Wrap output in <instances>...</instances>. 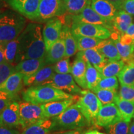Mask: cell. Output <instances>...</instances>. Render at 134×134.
<instances>
[{"label": "cell", "mask_w": 134, "mask_h": 134, "mask_svg": "<svg viewBox=\"0 0 134 134\" xmlns=\"http://www.w3.org/2000/svg\"><path fill=\"white\" fill-rule=\"evenodd\" d=\"M18 60L44 58L46 48L43 37L42 26L29 23L18 36Z\"/></svg>", "instance_id": "cell-1"}, {"label": "cell", "mask_w": 134, "mask_h": 134, "mask_svg": "<svg viewBox=\"0 0 134 134\" xmlns=\"http://www.w3.org/2000/svg\"><path fill=\"white\" fill-rule=\"evenodd\" d=\"M22 96L25 101L41 105L50 102L70 98L73 95L51 85H41L26 89L22 93Z\"/></svg>", "instance_id": "cell-2"}, {"label": "cell", "mask_w": 134, "mask_h": 134, "mask_svg": "<svg viewBox=\"0 0 134 134\" xmlns=\"http://www.w3.org/2000/svg\"><path fill=\"white\" fill-rule=\"evenodd\" d=\"M25 17L16 11L8 10L0 14V42L4 46L19 36L26 27Z\"/></svg>", "instance_id": "cell-3"}, {"label": "cell", "mask_w": 134, "mask_h": 134, "mask_svg": "<svg viewBox=\"0 0 134 134\" xmlns=\"http://www.w3.org/2000/svg\"><path fill=\"white\" fill-rule=\"evenodd\" d=\"M52 120L55 124V129L63 130L78 129L89 124L76 103L70 105L60 115L53 117Z\"/></svg>", "instance_id": "cell-4"}, {"label": "cell", "mask_w": 134, "mask_h": 134, "mask_svg": "<svg viewBox=\"0 0 134 134\" xmlns=\"http://www.w3.org/2000/svg\"><path fill=\"white\" fill-rule=\"evenodd\" d=\"M81 96L76 103L89 124L94 123L96 117L102 107V103L93 92L82 91Z\"/></svg>", "instance_id": "cell-5"}, {"label": "cell", "mask_w": 134, "mask_h": 134, "mask_svg": "<svg viewBox=\"0 0 134 134\" xmlns=\"http://www.w3.org/2000/svg\"><path fill=\"white\" fill-rule=\"evenodd\" d=\"M73 34L98 38L100 39H108L111 36V31L101 25L89 24V23L75 22L71 26Z\"/></svg>", "instance_id": "cell-6"}, {"label": "cell", "mask_w": 134, "mask_h": 134, "mask_svg": "<svg viewBox=\"0 0 134 134\" xmlns=\"http://www.w3.org/2000/svg\"><path fill=\"white\" fill-rule=\"evenodd\" d=\"M66 13L63 0H41L36 21L45 23L55 17L63 16Z\"/></svg>", "instance_id": "cell-7"}, {"label": "cell", "mask_w": 134, "mask_h": 134, "mask_svg": "<svg viewBox=\"0 0 134 134\" xmlns=\"http://www.w3.org/2000/svg\"><path fill=\"white\" fill-rule=\"evenodd\" d=\"M19 114L22 129L46 119L41 105L26 101L21 102L19 104Z\"/></svg>", "instance_id": "cell-8"}, {"label": "cell", "mask_w": 134, "mask_h": 134, "mask_svg": "<svg viewBox=\"0 0 134 134\" xmlns=\"http://www.w3.org/2000/svg\"><path fill=\"white\" fill-rule=\"evenodd\" d=\"M43 85H49L70 94H81V89L75 81L72 75L55 73L50 80Z\"/></svg>", "instance_id": "cell-9"}, {"label": "cell", "mask_w": 134, "mask_h": 134, "mask_svg": "<svg viewBox=\"0 0 134 134\" xmlns=\"http://www.w3.org/2000/svg\"><path fill=\"white\" fill-rule=\"evenodd\" d=\"M122 119L117 105L114 103H110L102 105L94 124L97 126L105 127Z\"/></svg>", "instance_id": "cell-10"}, {"label": "cell", "mask_w": 134, "mask_h": 134, "mask_svg": "<svg viewBox=\"0 0 134 134\" xmlns=\"http://www.w3.org/2000/svg\"><path fill=\"white\" fill-rule=\"evenodd\" d=\"M41 0H8L14 11L31 21H36Z\"/></svg>", "instance_id": "cell-11"}, {"label": "cell", "mask_w": 134, "mask_h": 134, "mask_svg": "<svg viewBox=\"0 0 134 134\" xmlns=\"http://www.w3.org/2000/svg\"><path fill=\"white\" fill-rule=\"evenodd\" d=\"M63 24V22L60 17H55L46 22L43 29V37L46 52L59 38Z\"/></svg>", "instance_id": "cell-12"}, {"label": "cell", "mask_w": 134, "mask_h": 134, "mask_svg": "<svg viewBox=\"0 0 134 134\" xmlns=\"http://www.w3.org/2000/svg\"><path fill=\"white\" fill-rule=\"evenodd\" d=\"M0 127L21 128L19 104L13 101L0 114Z\"/></svg>", "instance_id": "cell-13"}, {"label": "cell", "mask_w": 134, "mask_h": 134, "mask_svg": "<svg viewBox=\"0 0 134 134\" xmlns=\"http://www.w3.org/2000/svg\"><path fill=\"white\" fill-rule=\"evenodd\" d=\"M79 98L77 95H75L66 99L56 100L41 104L43 115L47 119L57 116L64 112L70 105L76 103Z\"/></svg>", "instance_id": "cell-14"}, {"label": "cell", "mask_w": 134, "mask_h": 134, "mask_svg": "<svg viewBox=\"0 0 134 134\" xmlns=\"http://www.w3.org/2000/svg\"><path fill=\"white\" fill-rule=\"evenodd\" d=\"M46 65L45 57L30 58L24 60L19 62L15 66V70L16 72L20 73L23 75V78H25L36 73Z\"/></svg>", "instance_id": "cell-15"}, {"label": "cell", "mask_w": 134, "mask_h": 134, "mask_svg": "<svg viewBox=\"0 0 134 134\" xmlns=\"http://www.w3.org/2000/svg\"><path fill=\"white\" fill-rule=\"evenodd\" d=\"M86 61L78 52L76 58L72 64L71 73L78 86L85 90L88 89L86 81Z\"/></svg>", "instance_id": "cell-16"}, {"label": "cell", "mask_w": 134, "mask_h": 134, "mask_svg": "<svg viewBox=\"0 0 134 134\" xmlns=\"http://www.w3.org/2000/svg\"><path fill=\"white\" fill-rule=\"evenodd\" d=\"M23 75L16 71L0 85V91L5 92L15 98L23 88Z\"/></svg>", "instance_id": "cell-17"}, {"label": "cell", "mask_w": 134, "mask_h": 134, "mask_svg": "<svg viewBox=\"0 0 134 134\" xmlns=\"http://www.w3.org/2000/svg\"><path fill=\"white\" fill-rule=\"evenodd\" d=\"M55 73L54 66H45L31 76L23 78L24 84L26 86H29L43 85L51 79Z\"/></svg>", "instance_id": "cell-18"}, {"label": "cell", "mask_w": 134, "mask_h": 134, "mask_svg": "<svg viewBox=\"0 0 134 134\" xmlns=\"http://www.w3.org/2000/svg\"><path fill=\"white\" fill-rule=\"evenodd\" d=\"M90 6L100 16L110 21H114L119 11L108 0H91Z\"/></svg>", "instance_id": "cell-19"}, {"label": "cell", "mask_w": 134, "mask_h": 134, "mask_svg": "<svg viewBox=\"0 0 134 134\" xmlns=\"http://www.w3.org/2000/svg\"><path fill=\"white\" fill-rule=\"evenodd\" d=\"M65 45L63 36L60 34L59 38L46 52L45 60L47 65L56 63L65 58Z\"/></svg>", "instance_id": "cell-20"}, {"label": "cell", "mask_w": 134, "mask_h": 134, "mask_svg": "<svg viewBox=\"0 0 134 134\" xmlns=\"http://www.w3.org/2000/svg\"><path fill=\"white\" fill-rule=\"evenodd\" d=\"M78 53L85 61L90 62L100 73L105 65L109 62L108 60L96 48L79 51Z\"/></svg>", "instance_id": "cell-21"}, {"label": "cell", "mask_w": 134, "mask_h": 134, "mask_svg": "<svg viewBox=\"0 0 134 134\" xmlns=\"http://www.w3.org/2000/svg\"><path fill=\"white\" fill-rule=\"evenodd\" d=\"M111 39L114 42L121 59L124 63H129L134 60V43L124 44L120 42V34L114 31L112 33Z\"/></svg>", "instance_id": "cell-22"}, {"label": "cell", "mask_w": 134, "mask_h": 134, "mask_svg": "<svg viewBox=\"0 0 134 134\" xmlns=\"http://www.w3.org/2000/svg\"><path fill=\"white\" fill-rule=\"evenodd\" d=\"M54 129L53 120L46 118L25 127L21 134H51Z\"/></svg>", "instance_id": "cell-23"}, {"label": "cell", "mask_w": 134, "mask_h": 134, "mask_svg": "<svg viewBox=\"0 0 134 134\" xmlns=\"http://www.w3.org/2000/svg\"><path fill=\"white\" fill-rule=\"evenodd\" d=\"M109 62L119 61L121 57L113 39L103 40L96 47Z\"/></svg>", "instance_id": "cell-24"}, {"label": "cell", "mask_w": 134, "mask_h": 134, "mask_svg": "<svg viewBox=\"0 0 134 134\" xmlns=\"http://www.w3.org/2000/svg\"><path fill=\"white\" fill-rule=\"evenodd\" d=\"M61 35L65 41V58H70L74 55L78 51L76 40L72 33L71 27L66 24H63Z\"/></svg>", "instance_id": "cell-25"}, {"label": "cell", "mask_w": 134, "mask_h": 134, "mask_svg": "<svg viewBox=\"0 0 134 134\" xmlns=\"http://www.w3.org/2000/svg\"><path fill=\"white\" fill-rule=\"evenodd\" d=\"M132 23V17L124 11H118L113 21L114 30L119 34H124Z\"/></svg>", "instance_id": "cell-26"}, {"label": "cell", "mask_w": 134, "mask_h": 134, "mask_svg": "<svg viewBox=\"0 0 134 134\" xmlns=\"http://www.w3.org/2000/svg\"><path fill=\"white\" fill-rule=\"evenodd\" d=\"M18 37L15 39L8 42L4 46V61L10 63L13 66H16L19 63L18 60Z\"/></svg>", "instance_id": "cell-27"}, {"label": "cell", "mask_w": 134, "mask_h": 134, "mask_svg": "<svg viewBox=\"0 0 134 134\" xmlns=\"http://www.w3.org/2000/svg\"><path fill=\"white\" fill-rule=\"evenodd\" d=\"M115 104L119 109L122 119L130 122L134 116V102L118 98Z\"/></svg>", "instance_id": "cell-28"}, {"label": "cell", "mask_w": 134, "mask_h": 134, "mask_svg": "<svg viewBox=\"0 0 134 134\" xmlns=\"http://www.w3.org/2000/svg\"><path fill=\"white\" fill-rule=\"evenodd\" d=\"M86 63V81L88 90H93L96 88L99 82L102 79L101 74L88 62Z\"/></svg>", "instance_id": "cell-29"}, {"label": "cell", "mask_w": 134, "mask_h": 134, "mask_svg": "<svg viewBox=\"0 0 134 134\" xmlns=\"http://www.w3.org/2000/svg\"><path fill=\"white\" fill-rule=\"evenodd\" d=\"M73 36L76 40L78 51H84L90 48H96L99 43L103 41V39L98 38L80 36V35L73 34Z\"/></svg>", "instance_id": "cell-30"}, {"label": "cell", "mask_w": 134, "mask_h": 134, "mask_svg": "<svg viewBox=\"0 0 134 134\" xmlns=\"http://www.w3.org/2000/svg\"><path fill=\"white\" fill-rule=\"evenodd\" d=\"M92 91L96 95L103 105L115 103L119 98V93L117 90L95 88Z\"/></svg>", "instance_id": "cell-31"}, {"label": "cell", "mask_w": 134, "mask_h": 134, "mask_svg": "<svg viewBox=\"0 0 134 134\" xmlns=\"http://www.w3.org/2000/svg\"><path fill=\"white\" fill-rule=\"evenodd\" d=\"M66 12L78 14L91 3V0H63Z\"/></svg>", "instance_id": "cell-32"}, {"label": "cell", "mask_w": 134, "mask_h": 134, "mask_svg": "<svg viewBox=\"0 0 134 134\" xmlns=\"http://www.w3.org/2000/svg\"><path fill=\"white\" fill-rule=\"evenodd\" d=\"M118 78L120 85H134V60L125 63Z\"/></svg>", "instance_id": "cell-33"}, {"label": "cell", "mask_w": 134, "mask_h": 134, "mask_svg": "<svg viewBox=\"0 0 134 134\" xmlns=\"http://www.w3.org/2000/svg\"><path fill=\"white\" fill-rule=\"evenodd\" d=\"M125 63L122 60L119 61L109 62L100 71L102 78L118 76L124 66Z\"/></svg>", "instance_id": "cell-34"}, {"label": "cell", "mask_w": 134, "mask_h": 134, "mask_svg": "<svg viewBox=\"0 0 134 134\" xmlns=\"http://www.w3.org/2000/svg\"><path fill=\"white\" fill-rule=\"evenodd\" d=\"M129 125L130 122L122 119L105 128L108 134H128Z\"/></svg>", "instance_id": "cell-35"}, {"label": "cell", "mask_w": 134, "mask_h": 134, "mask_svg": "<svg viewBox=\"0 0 134 134\" xmlns=\"http://www.w3.org/2000/svg\"><path fill=\"white\" fill-rule=\"evenodd\" d=\"M118 88V80L116 76H113L108 77V78H102L96 88L105 89V90H117Z\"/></svg>", "instance_id": "cell-36"}, {"label": "cell", "mask_w": 134, "mask_h": 134, "mask_svg": "<svg viewBox=\"0 0 134 134\" xmlns=\"http://www.w3.org/2000/svg\"><path fill=\"white\" fill-rule=\"evenodd\" d=\"M119 98L134 102V85H121L119 91Z\"/></svg>", "instance_id": "cell-37"}, {"label": "cell", "mask_w": 134, "mask_h": 134, "mask_svg": "<svg viewBox=\"0 0 134 134\" xmlns=\"http://www.w3.org/2000/svg\"><path fill=\"white\" fill-rule=\"evenodd\" d=\"M14 72H16L15 66L10 63L6 62V61L0 63V85Z\"/></svg>", "instance_id": "cell-38"}, {"label": "cell", "mask_w": 134, "mask_h": 134, "mask_svg": "<svg viewBox=\"0 0 134 134\" xmlns=\"http://www.w3.org/2000/svg\"><path fill=\"white\" fill-rule=\"evenodd\" d=\"M71 65L70 64L69 58H65L57 62L54 65V70L56 73L67 74L71 73Z\"/></svg>", "instance_id": "cell-39"}, {"label": "cell", "mask_w": 134, "mask_h": 134, "mask_svg": "<svg viewBox=\"0 0 134 134\" xmlns=\"http://www.w3.org/2000/svg\"><path fill=\"white\" fill-rule=\"evenodd\" d=\"M14 98L9 94L3 91H0V114L12 102Z\"/></svg>", "instance_id": "cell-40"}, {"label": "cell", "mask_w": 134, "mask_h": 134, "mask_svg": "<svg viewBox=\"0 0 134 134\" xmlns=\"http://www.w3.org/2000/svg\"><path fill=\"white\" fill-rule=\"evenodd\" d=\"M119 11H124L134 16V0H125L120 6Z\"/></svg>", "instance_id": "cell-41"}, {"label": "cell", "mask_w": 134, "mask_h": 134, "mask_svg": "<svg viewBox=\"0 0 134 134\" xmlns=\"http://www.w3.org/2000/svg\"><path fill=\"white\" fill-rule=\"evenodd\" d=\"M0 134H20L18 130L14 129L0 127Z\"/></svg>", "instance_id": "cell-42"}, {"label": "cell", "mask_w": 134, "mask_h": 134, "mask_svg": "<svg viewBox=\"0 0 134 134\" xmlns=\"http://www.w3.org/2000/svg\"><path fill=\"white\" fill-rule=\"evenodd\" d=\"M51 134H81L80 131L78 130L73 129L71 130H67V131H63V132H54V133Z\"/></svg>", "instance_id": "cell-43"}, {"label": "cell", "mask_w": 134, "mask_h": 134, "mask_svg": "<svg viewBox=\"0 0 134 134\" xmlns=\"http://www.w3.org/2000/svg\"><path fill=\"white\" fill-rule=\"evenodd\" d=\"M108 1H109L111 3H113L115 6V7L117 8V9L119 11L120 6H121L122 3L124 2L125 0H108Z\"/></svg>", "instance_id": "cell-44"}, {"label": "cell", "mask_w": 134, "mask_h": 134, "mask_svg": "<svg viewBox=\"0 0 134 134\" xmlns=\"http://www.w3.org/2000/svg\"><path fill=\"white\" fill-rule=\"evenodd\" d=\"M125 34H126L127 35L134 38V24H132L130 25Z\"/></svg>", "instance_id": "cell-45"}, {"label": "cell", "mask_w": 134, "mask_h": 134, "mask_svg": "<svg viewBox=\"0 0 134 134\" xmlns=\"http://www.w3.org/2000/svg\"><path fill=\"white\" fill-rule=\"evenodd\" d=\"M4 61V47L3 45H0V63Z\"/></svg>", "instance_id": "cell-46"}, {"label": "cell", "mask_w": 134, "mask_h": 134, "mask_svg": "<svg viewBox=\"0 0 134 134\" xmlns=\"http://www.w3.org/2000/svg\"><path fill=\"white\" fill-rule=\"evenodd\" d=\"M83 134H105V133H102V132H99L96 130H89V131L86 132V133H83Z\"/></svg>", "instance_id": "cell-47"}, {"label": "cell", "mask_w": 134, "mask_h": 134, "mask_svg": "<svg viewBox=\"0 0 134 134\" xmlns=\"http://www.w3.org/2000/svg\"><path fill=\"white\" fill-rule=\"evenodd\" d=\"M128 134H134V122L129 125Z\"/></svg>", "instance_id": "cell-48"}, {"label": "cell", "mask_w": 134, "mask_h": 134, "mask_svg": "<svg viewBox=\"0 0 134 134\" xmlns=\"http://www.w3.org/2000/svg\"><path fill=\"white\" fill-rule=\"evenodd\" d=\"M5 6H6V3H5L4 0H0V9L4 7Z\"/></svg>", "instance_id": "cell-49"}, {"label": "cell", "mask_w": 134, "mask_h": 134, "mask_svg": "<svg viewBox=\"0 0 134 134\" xmlns=\"http://www.w3.org/2000/svg\"><path fill=\"white\" fill-rule=\"evenodd\" d=\"M1 13H2V11H1V10H0V14H1Z\"/></svg>", "instance_id": "cell-50"}, {"label": "cell", "mask_w": 134, "mask_h": 134, "mask_svg": "<svg viewBox=\"0 0 134 134\" xmlns=\"http://www.w3.org/2000/svg\"><path fill=\"white\" fill-rule=\"evenodd\" d=\"M0 45H1V42H0Z\"/></svg>", "instance_id": "cell-51"}, {"label": "cell", "mask_w": 134, "mask_h": 134, "mask_svg": "<svg viewBox=\"0 0 134 134\" xmlns=\"http://www.w3.org/2000/svg\"><path fill=\"white\" fill-rule=\"evenodd\" d=\"M133 118H134V116H133Z\"/></svg>", "instance_id": "cell-52"}]
</instances>
